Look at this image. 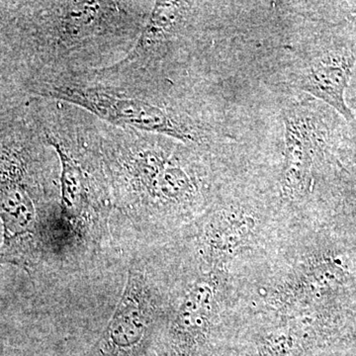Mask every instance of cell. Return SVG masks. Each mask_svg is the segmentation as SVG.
Here are the masks:
<instances>
[{"label": "cell", "instance_id": "obj_1", "mask_svg": "<svg viewBox=\"0 0 356 356\" xmlns=\"http://www.w3.org/2000/svg\"><path fill=\"white\" fill-rule=\"evenodd\" d=\"M37 90L41 95L81 107L119 127L156 133L182 143L196 140L188 125L168 110L145 100L115 95L100 88L67 83H48Z\"/></svg>", "mask_w": 356, "mask_h": 356}, {"label": "cell", "instance_id": "obj_2", "mask_svg": "<svg viewBox=\"0 0 356 356\" xmlns=\"http://www.w3.org/2000/svg\"><path fill=\"white\" fill-rule=\"evenodd\" d=\"M356 57L353 54H332L318 58L309 67L300 83V88L322 100L353 121L355 115L346 102V90L355 69Z\"/></svg>", "mask_w": 356, "mask_h": 356}, {"label": "cell", "instance_id": "obj_3", "mask_svg": "<svg viewBox=\"0 0 356 356\" xmlns=\"http://www.w3.org/2000/svg\"><path fill=\"white\" fill-rule=\"evenodd\" d=\"M284 179L288 188L303 191L318 147L317 127L305 115L290 112L284 118Z\"/></svg>", "mask_w": 356, "mask_h": 356}, {"label": "cell", "instance_id": "obj_4", "mask_svg": "<svg viewBox=\"0 0 356 356\" xmlns=\"http://www.w3.org/2000/svg\"><path fill=\"white\" fill-rule=\"evenodd\" d=\"M185 10L184 2L156 1L133 53L128 58L145 55L158 48L172 36L181 23Z\"/></svg>", "mask_w": 356, "mask_h": 356}, {"label": "cell", "instance_id": "obj_5", "mask_svg": "<svg viewBox=\"0 0 356 356\" xmlns=\"http://www.w3.org/2000/svg\"><path fill=\"white\" fill-rule=\"evenodd\" d=\"M49 144L57 152L62 165V197L65 209L76 214L83 208L86 199V175L79 161L69 149L53 137Z\"/></svg>", "mask_w": 356, "mask_h": 356}, {"label": "cell", "instance_id": "obj_6", "mask_svg": "<svg viewBox=\"0 0 356 356\" xmlns=\"http://www.w3.org/2000/svg\"><path fill=\"white\" fill-rule=\"evenodd\" d=\"M20 123L19 107L0 111V142L19 127Z\"/></svg>", "mask_w": 356, "mask_h": 356}, {"label": "cell", "instance_id": "obj_7", "mask_svg": "<svg viewBox=\"0 0 356 356\" xmlns=\"http://www.w3.org/2000/svg\"><path fill=\"white\" fill-rule=\"evenodd\" d=\"M0 67H1V65H0ZM0 76H1V70H0Z\"/></svg>", "mask_w": 356, "mask_h": 356}]
</instances>
